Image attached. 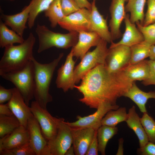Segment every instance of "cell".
<instances>
[{"label":"cell","mask_w":155,"mask_h":155,"mask_svg":"<svg viewBox=\"0 0 155 155\" xmlns=\"http://www.w3.org/2000/svg\"><path fill=\"white\" fill-rule=\"evenodd\" d=\"M76 88L83 95L79 101L90 108L97 109L102 103L115 105L117 99L123 96L133 82L123 69L111 73L104 64H100L88 71Z\"/></svg>","instance_id":"obj_1"},{"label":"cell","mask_w":155,"mask_h":155,"mask_svg":"<svg viewBox=\"0 0 155 155\" xmlns=\"http://www.w3.org/2000/svg\"><path fill=\"white\" fill-rule=\"evenodd\" d=\"M63 55V53H61L57 58L46 64L39 63L33 56L31 59L34 70V97L44 108L46 109L48 103L52 101L49 92L50 83L55 68Z\"/></svg>","instance_id":"obj_2"},{"label":"cell","mask_w":155,"mask_h":155,"mask_svg":"<svg viewBox=\"0 0 155 155\" xmlns=\"http://www.w3.org/2000/svg\"><path fill=\"white\" fill-rule=\"evenodd\" d=\"M35 42L34 36L30 32L23 42L5 47L0 61V72L16 71L24 67L33 56V50Z\"/></svg>","instance_id":"obj_3"},{"label":"cell","mask_w":155,"mask_h":155,"mask_svg":"<svg viewBox=\"0 0 155 155\" xmlns=\"http://www.w3.org/2000/svg\"><path fill=\"white\" fill-rule=\"evenodd\" d=\"M35 32L38 39V53L53 47L63 49L72 47L78 40V32H69L67 34L55 32L43 25L38 24Z\"/></svg>","instance_id":"obj_4"},{"label":"cell","mask_w":155,"mask_h":155,"mask_svg":"<svg viewBox=\"0 0 155 155\" xmlns=\"http://www.w3.org/2000/svg\"><path fill=\"white\" fill-rule=\"evenodd\" d=\"M34 67L31 60L22 68L7 72H0V76L15 86L29 105L34 98Z\"/></svg>","instance_id":"obj_5"},{"label":"cell","mask_w":155,"mask_h":155,"mask_svg":"<svg viewBox=\"0 0 155 155\" xmlns=\"http://www.w3.org/2000/svg\"><path fill=\"white\" fill-rule=\"evenodd\" d=\"M107 42L101 39L95 49L87 52L74 70V82L78 84L90 71L98 65L104 64L108 49Z\"/></svg>","instance_id":"obj_6"},{"label":"cell","mask_w":155,"mask_h":155,"mask_svg":"<svg viewBox=\"0 0 155 155\" xmlns=\"http://www.w3.org/2000/svg\"><path fill=\"white\" fill-rule=\"evenodd\" d=\"M30 108L38 122L46 139L48 142L52 140L57 134L60 123L63 118L53 117L46 109L42 107L35 100L32 102Z\"/></svg>","instance_id":"obj_7"},{"label":"cell","mask_w":155,"mask_h":155,"mask_svg":"<svg viewBox=\"0 0 155 155\" xmlns=\"http://www.w3.org/2000/svg\"><path fill=\"white\" fill-rule=\"evenodd\" d=\"M131 56L130 47L123 45L111 44L108 49L104 65L110 72L119 71L129 64Z\"/></svg>","instance_id":"obj_8"},{"label":"cell","mask_w":155,"mask_h":155,"mask_svg":"<svg viewBox=\"0 0 155 155\" xmlns=\"http://www.w3.org/2000/svg\"><path fill=\"white\" fill-rule=\"evenodd\" d=\"M91 11L86 8L65 16L58 24L69 32H91Z\"/></svg>","instance_id":"obj_9"},{"label":"cell","mask_w":155,"mask_h":155,"mask_svg":"<svg viewBox=\"0 0 155 155\" xmlns=\"http://www.w3.org/2000/svg\"><path fill=\"white\" fill-rule=\"evenodd\" d=\"M119 107L117 105H112L106 103L100 104L94 113L87 116L77 117V120L69 122H66L70 127L76 128H91L97 130L101 125L102 120L107 113L111 110H116Z\"/></svg>","instance_id":"obj_10"},{"label":"cell","mask_w":155,"mask_h":155,"mask_svg":"<svg viewBox=\"0 0 155 155\" xmlns=\"http://www.w3.org/2000/svg\"><path fill=\"white\" fill-rule=\"evenodd\" d=\"M27 128L29 144L36 155H51L48 142L42 133L40 125L33 115L29 118Z\"/></svg>","instance_id":"obj_11"},{"label":"cell","mask_w":155,"mask_h":155,"mask_svg":"<svg viewBox=\"0 0 155 155\" xmlns=\"http://www.w3.org/2000/svg\"><path fill=\"white\" fill-rule=\"evenodd\" d=\"M51 155H64L72 144L70 127L63 118L61 122L57 134L52 140L48 142Z\"/></svg>","instance_id":"obj_12"},{"label":"cell","mask_w":155,"mask_h":155,"mask_svg":"<svg viewBox=\"0 0 155 155\" xmlns=\"http://www.w3.org/2000/svg\"><path fill=\"white\" fill-rule=\"evenodd\" d=\"M73 51L71 49L67 55L65 63L57 71L56 84L57 88L66 92L73 89L75 85L74 79V67L75 61L73 59Z\"/></svg>","instance_id":"obj_13"},{"label":"cell","mask_w":155,"mask_h":155,"mask_svg":"<svg viewBox=\"0 0 155 155\" xmlns=\"http://www.w3.org/2000/svg\"><path fill=\"white\" fill-rule=\"evenodd\" d=\"M128 0H112L109 8L111 18L109 25L113 41L122 36L120 27L126 15L125 4Z\"/></svg>","instance_id":"obj_14"},{"label":"cell","mask_w":155,"mask_h":155,"mask_svg":"<svg viewBox=\"0 0 155 155\" xmlns=\"http://www.w3.org/2000/svg\"><path fill=\"white\" fill-rule=\"evenodd\" d=\"M13 88L12 96L8 104L13 115L19 121L21 125L27 128L28 120L33 114L30 107L26 104L18 90L15 87Z\"/></svg>","instance_id":"obj_15"},{"label":"cell","mask_w":155,"mask_h":155,"mask_svg":"<svg viewBox=\"0 0 155 155\" xmlns=\"http://www.w3.org/2000/svg\"><path fill=\"white\" fill-rule=\"evenodd\" d=\"M70 128L75 154L85 155L96 130L91 128Z\"/></svg>","instance_id":"obj_16"},{"label":"cell","mask_w":155,"mask_h":155,"mask_svg":"<svg viewBox=\"0 0 155 155\" xmlns=\"http://www.w3.org/2000/svg\"><path fill=\"white\" fill-rule=\"evenodd\" d=\"M101 39L94 32L81 31L78 32V41L71 49L73 56L81 59L91 47L97 45Z\"/></svg>","instance_id":"obj_17"},{"label":"cell","mask_w":155,"mask_h":155,"mask_svg":"<svg viewBox=\"0 0 155 155\" xmlns=\"http://www.w3.org/2000/svg\"><path fill=\"white\" fill-rule=\"evenodd\" d=\"M31 9V4L30 3L21 12L16 14L7 15L1 12L0 19L6 25L23 37L24 31L27 28L26 24L28 21Z\"/></svg>","instance_id":"obj_18"},{"label":"cell","mask_w":155,"mask_h":155,"mask_svg":"<svg viewBox=\"0 0 155 155\" xmlns=\"http://www.w3.org/2000/svg\"><path fill=\"white\" fill-rule=\"evenodd\" d=\"M91 11V32L97 33L101 39L108 43L113 41L111 34L108 26L107 19L98 11L96 5V0L92 2Z\"/></svg>","instance_id":"obj_19"},{"label":"cell","mask_w":155,"mask_h":155,"mask_svg":"<svg viewBox=\"0 0 155 155\" xmlns=\"http://www.w3.org/2000/svg\"><path fill=\"white\" fill-rule=\"evenodd\" d=\"M27 128L20 125L10 134L0 138V151L9 149L29 143Z\"/></svg>","instance_id":"obj_20"},{"label":"cell","mask_w":155,"mask_h":155,"mask_svg":"<svg viewBox=\"0 0 155 155\" xmlns=\"http://www.w3.org/2000/svg\"><path fill=\"white\" fill-rule=\"evenodd\" d=\"M125 30L121 39L117 43L113 41L111 44L113 45H123L129 47L144 40V36L135 24L131 22L129 15L127 14L124 20Z\"/></svg>","instance_id":"obj_21"},{"label":"cell","mask_w":155,"mask_h":155,"mask_svg":"<svg viewBox=\"0 0 155 155\" xmlns=\"http://www.w3.org/2000/svg\"><path fill=\"white\" fill-rule=\"evenodd\" d=\"M133 101L143 113L146 112V104L148 100L150 98L155 99V90L146 92L142 90L133 82L131 87L124 95Z\"/></svg>","instance_id":"obj_22"},{"label":"cell","mask_w":155,"mask_h":155,"mask_svg":"<svg viewBox=\"0 0 155 155\" xmlns=\"http://www.w3.org/2000/svg\"><path fill=\"white\" fill-rule=\"evenodd\" d=\"M128 126L134 132L138 138L140 147L144 146L149 141L142 123L140 118L134 105L129 110L125 121Z\"/></svg>","instance_id":"obj_23"},{"label":"cell","mask_w":155,"mask_h":155,"mask_svg":"<svg viewBox=\"0 0 155 155\" xmlns=\"http://www.w3.org/2000/svg\"><path fill=\"white\" fill-rule=\"evenodd\" d=\"M123 70L126 76L132 82L145 80L150 75L148 60L144 59L134 64H129Z\"/></svg>","instance_id":"obj_24"},{"label":"cell","mask_w":155,"mask_h":155,"mask_svg":"<svg viewBox=\"0 0 155 155\" xmlns=\"http://www.w3.org/2000/svg\"><path fill=\"white\" fill-rule=\"evenodd\" d=\"M147 0H128L125 6L126 12L130 13L131 22L135 24L139 22L142 25L145 18L144 8Z\"/></svg>","instance_id":"obj_25"},{"label":"cell","mask_w":155,"mask_h":155,"mask_svg":"<svg viewBox=\"0 0 155 155\" xmlns=\"http://www.w3.org/2000/svg\"><path fill=\"white\" fill-rule=\"evenodd\" d=\"M0 19V47L5 48L13 45L14 44L21 43L24 40L22 36L18 35L12 30L9 29Z\"/></svg>","instance_id":"obj_26"},{"label":"cell","mask_w":155,"mask_h":155,"mask_svg":"<svg viewBox=\"0 0 155 155\" xmlns=\"http://www.w3.org/2000/svg\"><path fill=\"white\" fill-rule=\"evenodd\" d=\"M117 127L102 125L97 131V137L99 152L102 155L105 154V149L109 140L118 131Z\"/></svg>","instance_id":"obj_27"},{"label":"cell","mask_w":155,"mask_h":155,"mask_svg":"<svg viewBox=\"0 0 155 155\" xmlns=\"http://www.w3.org/2000/svg\"><path fill=\"white\" fill-rule=\"evenodd\" d=\"M127 117V113L125 107H121L116 110L108 111L103 118L102 125L116 127L119 123L125 121Z\"/></svg>","instance_id":"obj_28"},{"label":"cell","mask_w":155,"mask_h":155,"mask_svg":"<svg viewBox=\"0 0 155 155\" xmlns=\"http://www.w3.org/2000/svg\"><path fill=\"white\" fill-rule=\"evenodd\" d=\"M151 46L144 40L130 47L131 56L129 64H135L149 57Z\"/></svg>","instance_id":"obj_29"},{"label":"cell","mask_w":155,"mask_h":155,"mask_svg":"<svg viewBox=\"0 0 155 155\" xmlns=\"http://www.w3.org/2000/svg\"><path fill=\"white\" fill-rule=\"evenodd\" d=\"M44 16L47 17L53 28L55 27L58 23L65 16L62 11L60 0H55L44 11Z\"/></svg>","instance_id":"obj_30"},{"label":"cell","mask_w":155,"mask_h":155,"mask_svg":"<svg viewBox=\"0 0 155 155\" xmlns=\"http://www.w3.org/2000/svg\"><path fill=\"white\" fill-rule=\"evenodd\" d=\"M55 0H31V9L28 21L29 29L34 26L36 18L41 12L44 11Z\"/></svg>","instance_id":"obj_31"},{"label":"cell","mask_w":155,"mask_h":155,"mask_svg":"<svg viewBox=\"0 0 155 155\" xmlns=\"http://www.w3.org/2000/svg\"><path fill=\"white\" fill-rule=\"evenodd\" d=\"M20 125L19 121L14 115H0V138L10 134Z\"/></svg>","instance_id":"obj_32"},{"label":"cell","mask_w":155,"mask_h":155,"mask_svg":"<svg viewBox=\"0 0 155 155\" xmlns=\"http://www.w3.org/2000/svg\"><path fill=\"white\" fill-rule=\"evenodd\" d=\"M140 119L149 141L155 144V121L147 112L143 113Z\"/></svg>","instance_id":"obj_33"},{"label":"cell","mask_w":155,"mask_h":155,"mask_svg":"<svg viewBox=\"0 0 155 155\" xmlns=\"http://www.w3.org/2000/svg\"><path fill=\"white\" fill-rule=\"evenodd\" d=\"M0 155H36L29 143L13 148L0 151Z\"/></svg>","instance_id":"obj_34"},{"label":"cell","mask_w":155,"mask_h":155,"mask_svg":"<svg viewBox=\"0 0 155 155\" xmlns=\"http://www.w3.org/2000/svg\"><path fill=\"white\" fill-rule=\"evenodd\" d=\"M135 24L138 29L143 34L144 40L151 45H155V22L146 26H142L139 22Z\"/></svg>","instance_id":"obj_35"},{"label":"cell","mask_w":155,"mask_h":155,"mask_svg":"<svg viewBox=\"0 0 155 155\" xmlns=\"http://www.w3.org/2000/svg\"><path fill=\"white\" fill-rule=\"evenodd\" d=\"M147 9L142 25L146 26L155 22V0H147Z\"/></svg>","instance_id":"obj_36"},{"label":"cell","mask_w":155,"mask_h":155,"mask_svg":"<svg viewBox=\"0 0 155 155\" xmlns=\"http://www.w3.org/2000/svg\"><path fill=\"white\" fill-rule=\"evenodd\" d=\"M61 6L65 16L74 13L80 8L74 0H60Z\"/></svg>","instance_id":"obj_37"},{"label":"cell","mask_w":155,"mask_h":155,"mask_svg":"<svg viewBox=\"0 0 155 155\" xmlns=\"http://www.w3.org/2000/svg\"><path fill=\"white\" fill-rule=\"evenodd\" d=\"M137 153L140 155H155V144L149 141L144 146L138 148Z\"/></svg>","instance_id":"obj_38"},{"label":"cell","mask_w":155,"mask_h":155,"mask_svg":"<svg viewBox=\"0 0 155 155\" xmlns=\"http://www.w3.org/2000/svg\"><path fill=\"white\" fill-rule=\"evenodd\" d=\"M150 66V73L149 77L143 81L142 84L145 86L155 85V60H148Z\"/></svg>","instance_id":"obj_39"},{"label":"cell","mask_w":155,"mask_h":155,"mask_svg":"<svg viewBox=\"0 0 155 155\" xmlns=\"http://www.w3.org/2000/svg\"><path fill=\"white\" fill-rule=\"evenodd\" d=\"M13 92V88L7 89L0 86V104L9 101L11 98Z\"/></svg>","instance_id":"obj_40"},{"label":"cell","mask_w":155,"mask_h":155,"mask_svg":"<svg viewBox=\"0 0 155 155\" xmlns=\"http://www.w3.org/2000/svg\"><path fill=\"white\" fill-rule=\"evenodd\" d=\"M97 131H96L94 137L90 144L85 155H98V144L97 137Z\"/></svg>","instance_id":"obj_41"},{"label":"cell","mask_w":155,"mask_h":155,"mask_svg":"<svg viewBox=\"0 0 155 155\" xmlns=\"http://www.w3.org/2000/svg\"><path fill=\"white\" fill-rule=\"evenodd\" d=\"M0 115L7 116L14 115L7 103L0 104Z\"/></svg>","instance_id":"obj_42"},{"label":"cell","mask_w":155,"mask_h":155,"mask_svg":"<svg viewBox=\"0 0 155 155\" xmlns=\"http://www.w3.org/2000/svg\"><path fill=\"white\" fill-rule=\"evenodd\" d=\"M77 3L80 8H86L91 11L92 7V3L88 0H74Z\"/></svg>","instance_id":"obj_43"},{"label":"cell","mask_w":155,"mask_h":155,"mask_svg":"<svg viewBox=\"0 0 155 155\" xmlns=\"http://www.w3.org/2000/svg\"><path fill=\"white\" fill-rule=\"evenodd\" d=\"M123 142L124 140L123 138H121L119 139L118 148L116 155H123Z\"/></svg>","instance_id":"obj_44"},{"label":"cell","mask_w":155,"mask_h":155,"mask_svg":"<svg viewBox=\"0 0 155 155\" xmlns=\"http://www.w3.org/2000/svg\"><path fill=\"white\" fill-rule=\"evenodd\" d=\"M149 57L150 59L155 60V45H151Z\"/></svg>","instance_id":"obj_45"},{"label":"cell","mask_w":155,"mask_h":155,"mask_svg":"<svg viewBox=\"0 0 155 155\" xmlns=\"http://www.w3.org/2000/svg\"><path fill=\"white\" fill-rule=\"evenodd\" d=\"M65 155H74L75 154L73 146H71L66 152Z\"/></svg>","instance_id":"obj_46"},{"label":"cell","mask_w":155,"mask_h":155,"mask_svg":"<svg viewBox=\"0 0 155 155\" xmlns=\"http://www.w3.org/2000/svg\"><path fill=\"white\" fill-rule=\"evenodd\" d=\"M8 0V1H13L14 0Z\"/></svg>","instance_id":"obj_47"},{"label":"cell","mask_w":155,"mask_h":155,"mask_svg":"<svg viewBox=\"0 0 155 155\" xmlns=\"http://www.w3.org/2000/svg\"></svg>","instance_id":"obj_48"}]
</instances>
